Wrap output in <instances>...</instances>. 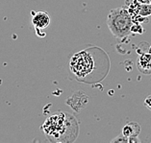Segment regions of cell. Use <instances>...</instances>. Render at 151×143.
Returning <instances> with one entry per match:
<instances>
[{"mask_svg": "<svg viewBox=\"0 0 151 143\" xmlns=\"http://www.w3.org/2000/svg\"><path fill=\"white\" fill-rule=\"evenodd\" d=\"M141 133V126L137 122H129L122 128V134L127 137H138Z\"/></svg>", "mask_w": 151, "mask_h": 143, "instance_id": "8992f818", "label": "cell"}, {"mask_svg": "<svg viewBox=\"0 0 151 143\" xmlns=\"http://www.w3.org/2000/svg\"><path fill=\"white\" fill-rule=\"evenodd\" d=\"M111 142H129V137H125V135H123L122 134H121L120 135H117L116 137H115L114 139H112Z\"/></svg>", "mask_w": 151, "mask_h": 143, "instance_id": "ba28073f", "label": "cell"}, {"mask_svg": "<svg viewBox=\"0 0 151 143\" xmlns=\"http://www.w3.org/2000/svg\"><path fill=\"white\" fill-rule=\"evenodd\" d=\"M107 25L115 38L123 39L130 35L133 19L128 10L122 7L116 8L110 11L107 17Z\"/></svg>", "mask_w": 151, "mask_h": 143, "instance_id": "3957f363", "label": "cell"}, {"mask_svg": "<svg viewBox=\"0 0 151 143\" xmlns=\"http://www.w3.org/2000/svg\"><path fill=\"white\" fill-rule=\"evenodd\" d=\"M139 3H151V0H136Z\"/></svg>", "mask_w": 151, "mask_h": 143, "instance_id": "30bf717a", "label": "cell"}, {"mask_svg": "<svg viewBox=\"0 0 151 143\" xmlns=\"http://www.w3.org/2000/svg\"><path fill=\"white\" fill-rule=\"evenodd\" d=\"M138 69L142 74H151V54L145 53L139 56L137 61Z\"/></svg>", "mask_w": 151, "mask_h": 143, "instance_id": "5b68a950", "label": "cell"}, {"mask_svg": "<svg viewBox=\"0 0 151 143\" xmlns=\"http://www.w3.org/2000/svg\"><path fill=\"white\" fill-rule=\"evenodd\" d=\"M145 105L146 106L147 108L151 109V95H149V96L146 97V99L145 100Z\"/></svg>", "mask_w": 151, "mask_h": 143, "instance_id": "9c48e42d", "label": "cell"}, {"mask_svg": "<svg viewBox=\"0 0 151 143\" xmlns=\"http://www.w3.org/2000/svg\"><path fill=\"white\" fill-rule=\"evenodd\" d=\"M69 69L75 79L81 83H99L108 75L110 60L103 49L90 47L76 53L70 59Z\"/></svg>", "mask_w": 151, "mask_h": 143, "instance_id": "6da1fadb", "label": "cell"}, {"mask_svg": "<svg viewBox=\"0 0 151 143\" xmlns=\"http://www.w3.org/2000/svg\"><path fill=\"white\" fill-rule=\"evenodd\" d=\"M32 24L35 27L36 32L45 30L50 24V16L46 12H37L32 16Z\"/></svg>", "mask_w": 151, "mask_h": 143, "instance_id": "277c9868", "label": "cell"}, {"mask_svg": "<svg viewBox=\"0 0 151 143\" xmlns=\"http://www.w3.org/2000/svg\"><path fill=\"white\" fill-rule=\"evenodd\" d=\"M42 131L51 142H73L78 137L79 124L70 113L59 112L45 120Z\"/></svg>", "mask_w": 151, "mask_h": 143, "instance_id": "7a4b0ae2", "label": "cell"}, {"mask_svg": "<svg viewBox=\"0 0 151 143\" xmlns=\"http://www.w3.org/2000/svg\"><path fill=\"white\" fill-rule=\"evenodd\" d=\"M137 12L142 16H151V3H139Z\"/></svg>", "mask_w": 151, "mask_h": 143, "instance_id": "52a82bcc", "label": "cell"}]
</instances>
